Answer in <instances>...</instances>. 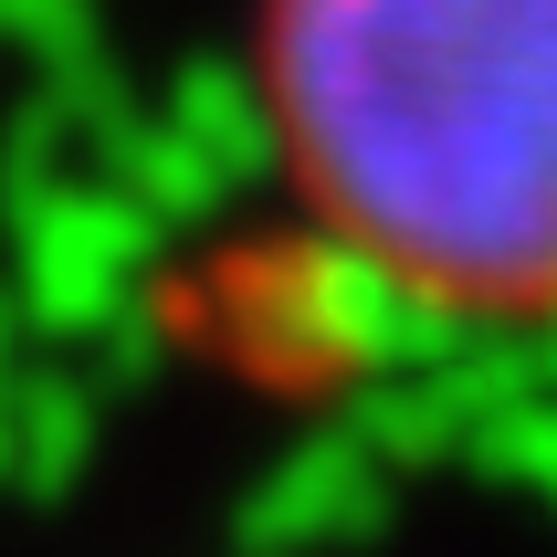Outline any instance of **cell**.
Here are the masks:
<instances>
[{
    "label": "cell",
    "instance_id": "6da1fadb",
    "mask_svg": "<svg viewBox=\"0 0 557 557\" xmlns=\"http://www.w3.org/2000/svg\"><path fill=\"white\" fill-rule=\"evenodd\" d=\"M263 137L410 315L557 326V0H263Z\"/></svg>",
    "mask_w": 557,
    "mask_h": 557
}]
</instances>
